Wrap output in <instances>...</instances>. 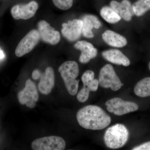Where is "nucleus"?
Wrapping results in <instances>:
<instances>
[{
    "label": "nucleus",
    "instance_id": "f257e3e1",
    "mask_svg": "<svg viewBox=\"0 0 150 150\" xmlns=\"http://www.w3.org/2000/svg\"><path fill=\"white\" fill-rule=\"evenodd\" d=\"M76 118L80 126L89 130H102L111 122L110 116L101 108L95 105L81 108L77 113Z\"/></svg>",
    "mask_w": 150,
    "mask_h": 150
},
{
    "label": "nucleus",
    "instance_id": "f03ea898",
    "mask_svg": "<svg viewBox=\"0 0 150 150\" xmlns=\"http://www.w3.org/2000/svg\"><path fill=\"white\" fill-rule=\"evenodd\" d=\"M129 137V131L126 126L118 123L106 130L103 140L108 148L114 149L123 147L128 142Z\"/></svg>",
    "mask_w": 150,
    "mask_h": 150
},
{
    "label": "nucleus",
    "instance_id": "7ed1b4c3",
    "mask_svg": "<svg viewBox=\"0 0 150 150\" xmlns=\"http://www.w3.org/2000/svg\"><path fill=\"white\" fill-rule=\"evenodd\" d=\"M59 72L69 93L72 96L76 95L79 82V80L76 79L79 73L77 63L74 61L64 62L59 67Z\"/></svg>",
    "mask_w": 150,
    "mask_h": 150
},
{
    "label": "nucleus",
    "instance_id": "20e7f679",
    "mask_svg": "<svg viewBox=\"0 0 150 150\" xmlns=\"http://www.w3.org/2000/svg\"><path fill=\"white\" fill-rule=\"evenodd\" d=\"M98 81L100 86L111 88L113 91H117L123 86L113 67L109 64L105 65L100 69Z\"/></svg>",
    "mask_w": 150,
    "mask_h": 150
},
{
    "label": "nucleus",
    "instance_id": "39448f33",
    "mask_svg": "<svg viewBox=\"0 0 150 150\" xmlns=\"http://www.w3.org/2000/svg\"><path fill=\"white\" fill-rule=\"evenodd\" d=\"M66 142L62 137L49 136L36 139L32 142L31 148L34 150H63Z\"/></svg>",
    "mask_w": 150,
    "mask_h": 150
},
{
    "label": "nucleus",
    "instance_id": "423d86ee",
    "mask_svg": "<svg viewBox=\"0 0 150 150\" xmlns=\"http://www.w3.org/2000/svg\"><path fill=\"white\" fill-rule=\"evenodd\" d=\"M94 73L91 70L86 71L81 77L83 88L77 95V99L81 103L86 102L88 99L90 92L96 91L99 85V81L94 79Z\"/></svg>",
    "mask_w": 150,
    "mask_h": 150
},
{
    "label": "nucleus",
    "instance_id": "0eeeda50",
    "mask_svg": "<svg viewBox=\"0 0 150 150\" xmlns=\"http://www.w3.org/2000/svg\"><path fill=\"white\" fill-rule=\"evenodd\" d=\"M18 98L21 104H25L29 108H34L39 98L35 83L31 80L28 79L25 82L24 88L18 93Z\"/></svg>",
    "mask_w": 150,
    "mask_h": 150
},
{
    "label": "nucleus",
    "instance_id": "6e6552de",
    "mask_svg": "<svg viewBox=\"0 0 150 150\" xmlns=\"http://www.w3.org/2000/svg\"><path fill=\"white\" fill-rule=\"evenodd\" d=\"M108 112L117 115H122L137 111L139 106L137 103L126 101L118 98H112L105 103Z\"/></svg>",
    "mask_w": 150,
    "mask_h": 150
},
{
    "label": "nucleus",
    "instance_id": "1a4fd4ad",
    "mask_svg": "<svg viewBox=\"0 0 150 150\" xmlns=\"http://www.w3.org/2000/svg\"><path fill=\"white\" fill-rule=\"evenodd\" d=\"M39 32L37 30L30 31L20 41L15 50V54L18 57H22L30 52L40 39Z\"/></svg>",
    "mask_w": 150,
    "mask_h": 150
},
{
    "label": "nucleus",
    "instance_id": "9d476101",
    "mask_svg": "<svg viewBox=\"0 0 150 150\" xmlns=\"http://www.w3.org/2000/svg\"><path fill=\"white\" fill-rule=\"evenodd\" d=\"M37 2L32 1L26 4H17L11 9L12 16L16 20H28L34 16L38 9Z\"/></svg>",
    "mask_w": 150,
    "mask_h": 150
},
{
    "label": "nucleus",
    "instance_id": "9b49d317",
    "mask_svg": "<svg viewBox=\"0 0 150 150\" xmlns=\"http://www.w3.org/2000/svg\"><path fill=\"white\" fill-rule=\"evenodd\" d=\"M37 27L40 38L43 42L51 45H56L59 43L61 39L60 33L51 27L47 21H38Z\"/></svg>",
    "mask_w": 150,
    "mask_h": 150
},
{
    "label": "nucleus",
    "instance_id": "f8f14e48",
    "mask_svg": "<svg viewBox=\"0 0 150 150\" xmlns=\"http://www.w3.org/2000/svg\"><path fill=\"white\" fill-rule=\"evenodd\" d=\"M82 26V20L69 21L67 23L62 24V35L69 41L71 42L76 41L80 37Z\"/></svg>",
    "mask_w": 150,
    "mask_h": 150
},
{
    "label": "nucleus",
    "instance_id": "ddd939ff",
    "mask_svg": "<svg viewBox=\"0 0 150 150\" xmlns=\"http://www.w3.org/2000/svg\"><path fill=\"white\" fill-rule=\"evenodd\" d=\"M76 49L81 51L79 61L81 64H86L92 59L95 58L97 55L98 51L91 43L85 40L77 42L74 45Z\"/></svg>",
    "mask_w": 150,
    "mask_h": 150
},
{
    "label": "nucleus",
    "instance_id": "4468645a",
    "mask_svg": "<svg viewBox=\"0 0 150 150\" xmlns=\"http://www.w3.org/2000/svg\"><path fill=\"white\" fill-rule=\"evenodd\" d=\"M38 86L39 91L43 94H49L55 84V76L53 68L47 67L44 73L41 74Z\"/></svg>",
    "mask_w": 150,
    "mask_h": 150
},
{
    "label": "nucleus",
    "instance_id": "2eb2a0df",
    "mask_svg": "<svg viewBox=\"0 0 150 150\" xmlns=\"http://www.w3.org/2000/svg\"><path fill=\"white\" fill-rule=\"evenodd\" d=\"M110 6L121 18L126 21H130L134 14L133 7L129 0H123L121 3L112 1L110 2Z\"/></svg>",
    "mask_w": 150,
    "mask_h": 150
},
{
    "label": "nucleus",
    "instance_id": "dca6fc26",
    "mask_svg": "<svg viewBox=\"0 0 150 150\" xmlns=\"http://www.w3.org/2000/svg\"><path fill=\"white\" fill-rule=\"evenodd\" d=\"M83 26L82 33L87 38L94 37L92 29L94 28L98 29L101 27V23L97 17L92 15H86L82 18Z\"/></svg>",
    "mask_w": 150,
    "mask_h": 150
},
{
    "label": "nucleus",
    "instance_id": "f3484780",
    "mask_svg": "<svg viewBox=\"0 0 150 150\" xmlns=\"http://www.w3.org/2000/svg\"><path fill=\"white\" fill-rule=\"evenodd\" d=\"M103 57L108 62L118 65L128 67L130 64V61L121 51L117 49H110L103 51Z\"/></svg>",
    "mask_w": 150,
    "mask_h": 150
},
{
    "label": "nucleus",
    "instance_id": "a211bd4d",
    "mask_svg": "<svg viewBox=\"0 0 150 150\" xmlns=\"http://www.w3.org/2000/svg\"><path fill=\"white\" fill-rule=\"evenodd\" d=\"M103 40L109 46L116 48H122L127 44L125 37L111 30H107L102 34Z\"/></svg>",
    "mask_w": 150,
    "mask_h": 150
},
{
    "label": "nucleus",
    "instance_id": "6ab92c4d",
    "mask_svg": "<svg viewBox=\"0 0 150 150\" xmlns=\"http://www.w3.org/2000/svg\"><path fill=\"white\" fill-rule=\"evenodd\" d=\"M137 96L145 98L150 96V77H146L137 83L134 88Z\"/></svg>",
    "mask_w": 150,
    "mask_h": 150
},
{
    "label": "nucleus",
    "instance_id": "aec40b11",
    "mask_svg": "<svg viewBox=\"0 0 150 150\" xmlns=\"http://www.w3.org/2000/svg\"><path fill=\"white\" fill-rule=\"evenodd\" d=\"M100 15L105 21L111 24L117 23L121 18L120 16L111 7H103L100 10Z\"/></svg>",
    "mask_w": 150,
    "mask_h": 150
},
{
    "label": "nucleus",
    "instance_id": "412c9836",
    "mask_svg": "<svg viewBox=\"0 0 150 150\" xmlns=\"http://www.w3.org/2000/svg\"><path fill=\"white\" fill-rule=\"evenodd\" d=\"M134 14L137 16L144 15L150 10V0H138L132 6Z\"/></svg>",
    "mask_w": 150,
    "mask_h": 150
},
{
    "label": "nucleus",
    "instance_id": "4be33fe9",
    "mask_svg": "<svg viewBox=\"0 0 150 150\" xmlns=\"http://www.w3.org/2000/svg\"><path fill=\"white\" fill-rule=\"evenodd\" d=\"M54 5L62 10H67L72 6L73 0H52Z\"/></svg>",
    "mask_w": 150,
    "mask_h": 150
},
{
    "label": "nucleus",
    "instance_id": "5701e85b",
    "mask_svg": "<svg viewBox=\"0 0 150 150\" xmlns=\"http://www.w3.org/2000/svg\"><path fill=\"white\" fill-rule=\"evenodd\" d=\"M133 150H150V142H146L144 144L135 147L132 149Z\"/></svg>",
    "mask_w": 150,
    "mask_h": 150
},
{
    "label": "nucleus",
    "instance_id": "b1692460",
    "mask_svg": "<svg viewBox=\"0 0 150 150\" xmlns=\"http://www.w3.org/2000/svg\"><path fill=\"white\" fill-rule=\"evenodd\" d=\"M41 73L40 71L38 69L34 70L32 74V77L33 79L36 80L40 79L41 76Z\"/></svg>",
    "mask_w": 150,
    "mask_h": 150
},
{
    "label": "nucleus",
    "instance_id": "393cba45",
    "mask_svg": "<svg viewBox=\"0 0 150 150\" xmlns=\"http://www.w3.org/2000/svg\"><path fill=\"white\" fill-rule=\"evenodd\" d=\"M4 54L2 51L0 50V59H3L4 57Z\"/></svg>",
    "mask_w": 150,
    "mask_h": 150
},
{
    "label": "nucleus",
    "instance_id": "a878e982",
    "mask_svg": "<svg viewBox=\"0 0 150 150\" xmlns=\"http://www.w3.org/2000/svg\"><path fill=\"white\" fill-rule=\"evenodd\" d=\"M149 70L150 71V62H149Z\"/></svg>",
    "mask_w": 150,
    "mask_h": 150
}]
</instances>
